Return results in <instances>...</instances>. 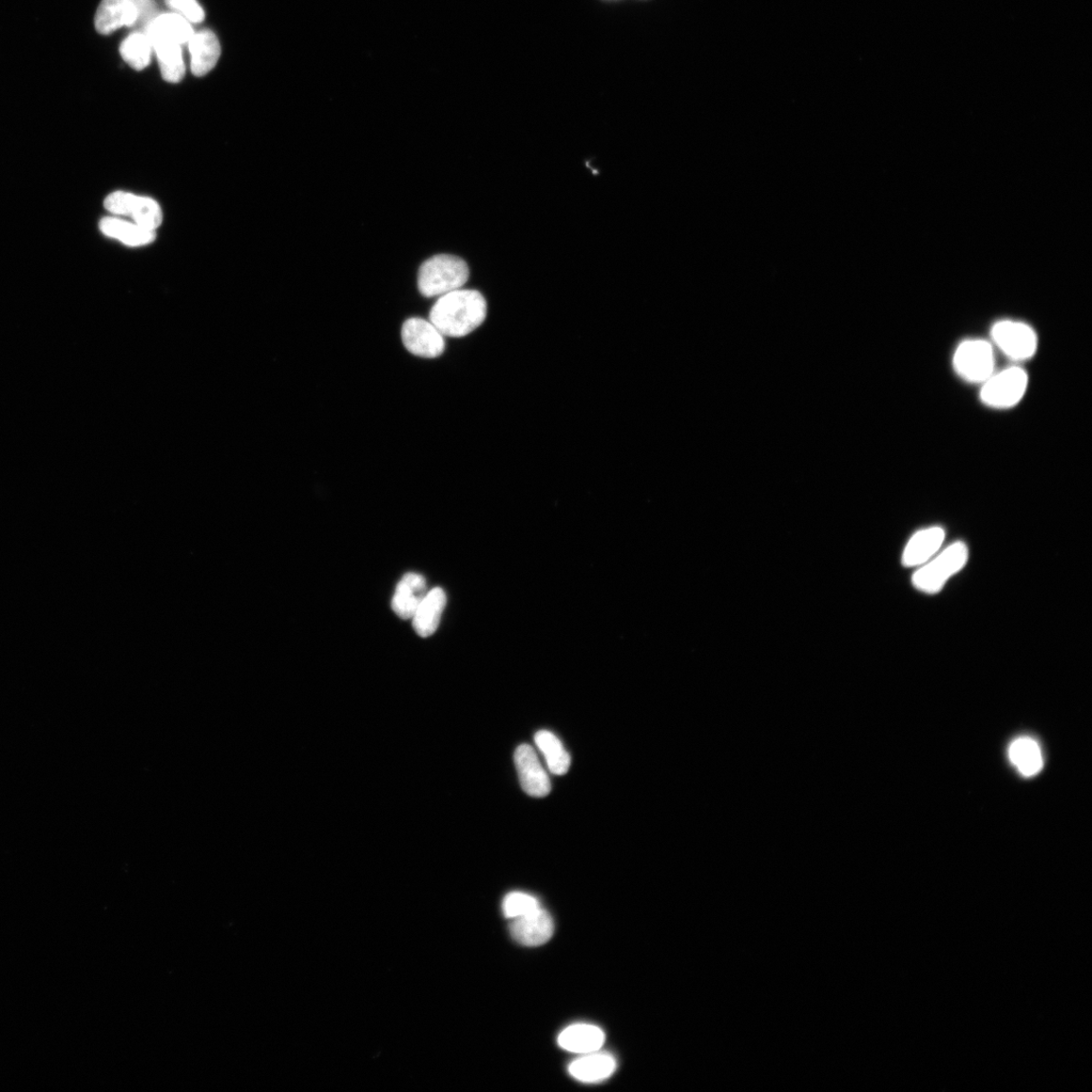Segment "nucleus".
Returning <instances> with one entry per match:
<instances>
[{
	"label": "nucleus",
	"instance_id": "1",
	"mask_svg": "<svg viewBox=\"0 0 1092 1092\" xmlns=\"http://www.w3.org/2000/svg\"><path fill=\"white\" fill-rule=\"evenodd\" d=\"M487 313V300L480 292L460 289L439 297L430 318L443 336L461 338L478 329Z\"/></svg>",
	"mask_w": 1092,
	"mask_h": 1092
},
{
	"label": "nucleus",
	"instance_id": "2",
	"mask_svg": "<svg viewBox=\"0 0 1092 1092\" xmlns=\"http://www.w3.org/2000/svg\"><path fill=\"white\" fill-rule=\"evenodd\" d=\"M469 278L467 262L449 255L435 256L420 267L418 288L426 297L445 296L463 289Z\"/></svg>",
	"mask_w": 1092,
	"mask_h": 1092
},
{
	"label": "nucleus",
	"instance_id": "3",
	"mask_svg": "<svg viewBox=\"0 0 1092 1092\" xmlns=\"http://www.w3.org/2000/svg\"><path fill=\"white\" fill-rule=\"evenodd\" d=\"M969 559V549L964 542H955L939 555L917 567L911 578L916 590L928 595L940 593L947 582L957 575Z\"/></svg>",
	"mask_w": 1092,
	"mask_h": 1092
},
{
	"label": "nucleus",
	"instance_id": "4",
	"mask_svg": "<svg viewBox=\"0 0 1092 1092\" xmlns=\"http://www.w3.org/2000/svg\"><path fill=\"white\" fill-rule=\"evenodd\" d=\"M1028 377L1020 367L994 373L980 392L983 403L993 409H1009L1021 402L1026 392Z\"/></svg>",
	"mask_w": 1092,
	"mask_h": 1092
},
{
	"label": "nucleus",
	"instance_id": "5",
	"mask_svg": "<svg viewBox=\"0 0 1092 1092\" xmlns=\"http://www.w3.org/2000/svg\"><path fill=\"white\" fill-rule=\"evenodd\" d=\"M953 364L964 381L983 385L995 373L993 346L981 339L964 341L957 347Z\"/></svg>",
	"mask_w": 1092,
	"mask_h": 1092
},
{
	"label": "nucleus",
	"instance_id": "6",
	"mask_svg": "<svg viewBox=\"0 0 1092 1092\" xmlns=\"http://www.w3.org/2000/svg\"><path fill=\"white\" fill-rule=\"evenodd\" d=\"M991 338L994 345L1014 361L1032 358L1038 348L1035 330L1019 321L1003 320L995 323L991 329Z\"/></svg>",
	"mask_w": 1092,
	"mask_h": 1092
},
{
	"label": "nucleus",
	"instance_id": "7",
	"mask_svg": "<svg viewBox=\"0 0 1092 1092\" xmlns=\"http://www.w3.org/2000/svg\"><path fill=\"white\" fill-rule=\"evenodd\" d=\"M105 207L114 215L131 218L135 224L151 231H156L163 224L161 205L151 198L116 192L105 199Z\"/></svg>",
	"mask_w": 1092,
	"mask_h": 1092
},
{
	"label": "nucleus",
	"instance_id": "8",
	"mask_svg": "<svg viewBox=\"0 0 1092 1092\" xmlns=\"http://www.w3.org/2000/svg\"><path fill=\"white\" fill-rule=\"evenodd\" d=\"M402 340L409 353L424 358H436L446 351L445 336L431 321L420 318L404 323Z\"/></svg>",
	"mask_w": 1092,
	"mask_h": 1092
},
{
	"label": "nucleus",
	"instance_id": "9",
	"mask_svg": "<svg viewBox=\"0 0 1092 1092\" xmlns=\"http://www.w3.org/2000/svg\"><path fill=\"white\" fill-rule=\"evenodd\" d=\"M522 788L532 797H545L551 790L548 775L529 745H521L514 756Z\"/></svg>",
	"mask_w": 1092,
	"mask_h": 1092
},
{
	"label": "nucleus",
	"instance_id": "10",
	"mask_svg": "<svg viewBox=\"0 0 1092 1092\" xmlns=\"http://www.w3.org/2000/svg\"><path fill=\"white\" fill-rule=\"evenodd\" d=\"M512 938L519 944L528 947L541 946L548 942L555 931V924L548 911L541 908L512 920Z\"/></svg>",
	"mask_w": 1092,
	"mask_h": 1092
},
{
	"label": "nucleus",
	"instance_id": "11",
	"mask_svg": "<svg viewBox=\"0 0 1092 1092\" xmlns=\"http://www.w3.org/2000/svg\"><path fill=\"white\" fill-rule=\"evenodd\" d=\"M946 530L931 527L915 532L902 552L901 564L905 567H920L935 557L942 548Z\"/></svg>",
	"mask_w": 1092,
	"mask_h": 1092
},
{
	"label": "nucleus",
	"instance_id": "12",
	"mask_svg": "<svg viewBox=\"0 0 1092 1092\" xmlns=\"http://www.w3.org/2000/svg\"><path fill=\"white\" fill-rule=\"evenodd\" d=\"M427 593L425 578L420 574L408 573L395 588L392 608L402 620L413 619Z\"/></svg>",
	"mask_w": 1092,
	"mask_h": 1092
},
{
	"label": "nucleus",
	"instance_id": "13",
	"mask_svg": "<svg viewBox=\"0 0 1092 1092\" xmlns=\"http://www.w3.org/2000/svg\"><path fill=\"white\" fill-rule=\"evenodd\" d=\"M138 20L139 12L129 0H102L94 25L100 34L108 35L124 26H133Z\"/></svg>",
	"mask_w": 1092,
	"mask_h": 1092
},
{
	"label": "nucleus",
	"instance_id": "14",
	"mask_svg": "<svg viewBox=\"0 0 1092 1092\" xmlns=\"http://www.w3.org/2000/svg\"><path fill=\"white\" fill-rule=\"evenodd\" d=\"M188 47L194 75L201 77L214 69L220 56V46L212 30L202 29L194 34Z\"/></svg>",
	"mask_w": 1092,
	"mask_h": 1092
},
{
	"label": "nucleus",
	"instance_id": "15",
	"mask_svg": "<svg viewBox=\"0 0 1092 1092\" xmlns=\"http://www.w3.org/2000/svg\"><path fill=\"white\" fill-rule=\"evenodd\" d=\"M616 1069V1060L608 1053H585L568 1066V1072L579 1082L595 1083L610 1078Z\"/></svg>",
	"mask_w": 1092,
	"mask_h": 1092
},
{
	"label": "nucleus",
	"instance_id": "16",
	"mask_svg": "<svg viewBox=\"0 0 1092 1092\" xmlns=\"http://www.w3.org/2000/svg\"><path fill=\"white\" fill-rule=\"evenodd\" d=\"M558 1042L564 1050L585 1054L599 1051L605 1042V1034L599 1026L576 1024L565 1028Z\"/></svg>",
	"mask_w": 1092,
	"mask_h": 1092
},
{
	"label": "nucleus",
	"instance_id": "17",
	"mask_svg": "<svg viewBox=\"0 0 1092 1092\" xmlns=\"http://www.w3.org/2000/svg\"><path fill=\"white\" fill-rule=\"evenodd\" d=\"M447 606V594L437 587L429 591L413 616V626L421 638H430L437 630Z\"/></svg>",
	"mask_w": 1092,
	"mask_h": 1092
},
{
	"label": "nucleus",
	"instance_id": "18",
	"mask_svg": "<svg viewBox=\"0 0 1092 1092\" xmlns=\"http://www.w3.org/2000/svg\"><path fill=\"white\" fill-rule=\"evenodd\" d=\"M101 231L109 239H116L129 247H142L156 239V231L141 227L134 221L120 218H105L100 223Z\"/></svg>",
	"mask_w": 1092,
	"mask_h": 1092
},
{
	"label": "nucleus",
	"instance_id": "19",
	"mask_svg": "<svg viewBox=\"0 0 1092 1092\" xmlns=\"http://www.w3.org/2000/svg\"><path fill=\"white\" fill-rule=\"evenodd\" d=\"M165 82L178 84L185 74L182 45L163 38L149 39Z\"/></svg>",
	"mask_w": 1092,
	"mask_h": 1092
},
{
	"label": "nucleus",
	"instance_id": "20",
	"mask_svg": "<svg viewBox=\"0 0 1092 1092\" xmlns=\"http://www.w3.org/2000/svg\"><path fill=\"white\" fill-rule=\"evenodd\" d=\"M194 34L191 23L182 15L174 12L158 15L146 27V35L149 39L163 38L181 45L188 43Z\"/></svg>",
	"mask_w": 1092,
	"mask_h": 1092
},
{
	"label": "nucleus",
	"instance_id": "21",
	"mask_svg": "<svg viewBox=\"0 0 1092 1092\" xmlns=\"http://www.w3.org/2000/svg\"><path fill=\"white\" fill-rule=\"evenodd\" d=\"M1009 758L1025 777L1035 776L1043 768V756L1037 741L1031 738H1020L1011 743Z\"/></svg>",
	"mask_w": 1092,
	"mask_h": 1092
},
{
	"label": "nucleus",
	"instance_id": "22",
	"mask_svg": "<svg viewBox=\"0 0 1092 1092\" xmlns=\"http://www.w3.org/2000/svg\"><path fill=\"white\" fill-rule=\"evenodd\" d=\"M536 746L544 754L549 771L563 776L571 766V757L563 746L562 741L548 731H541L535 735Z\"/></svg>",
	"mask_w": 1092,
	"mask_h": 1092
},
{
	"label": "nucleus",
	"instance_id": "23",
	"mask_svg": "<svg viewBox=\"0 0 1092 1092\" xmlns=\"http://www.w3.org/2000/svg\"><path fill=\"white\" fill-rule=\"evenodd\" d=\"M153 47L146 34L134 33L121 45L123 59L135 70L141 71L150 65Z\"/></svg>",
	"mask_w": 1092,
	"mask_h": 1092
},
{
	"label": "nucleus",
	"instance_id": "24",
	"mask_svg": "<svg viewBox=\"0 0 1092 1092\" xmlns=\"http://www.w3.org/2000/svg\"><path fill=\"white\" fill-rule=\"evenodd\" d=\"M502 907L504 915L508 919L514 920L541 908V904L537 898L530 894L511 892L504 898Z\"/></svg>",
	"mask_w": 1092,
	"mask_h": 1092
},
{
	"label": "nucleus",
	"instance_id": "25",
	"mask_svg": "<svg viewBox=\"0 0 1092 1092\" xmlns=\"http://www.w3.org/2000/svg\"><path fill=\"white\" fill-rule=\"evenodd\" d=\"M165 3L189 23L199 24L204 20V11L197 0H165Z\"/></svg>",
	"mask_w": 1092,
	"mask_h": 1092
},
{
	"label": "nucleus",
	"instance_id": "26",
	"mask_svg": "<svg viewBox=\"0 0 1092 1092\" xmlns=\"http://www.w3.org/2000/svg\"><path fill=\"white\" fill-rule=\"evenodd\" d=\"M129 2L137 9L139 19L147 17L152 10V0H129Z\"/></svg>",
	"mask_w": 1092,
	"mask_h": 1092
}]
</instances>
